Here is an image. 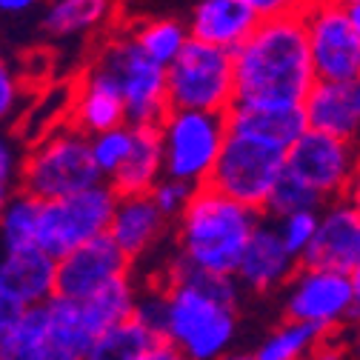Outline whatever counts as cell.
<instances>
[{
  "mask_svg": "<svg viewBox=\"0 0 360 360\" xmlns=\"http://www.w3.org/2000/svg\"><path fill=\"white\" fill-rule=\"evenodd\" d=\"M166 297L163 340L186 360H223L232 354L240 326V283L177 266L169 255L158 281Z\"/></svg>",
  "mask_w": 360,
  "mask_h": 360,
  "instance_id": "obj_1",
  "label": "cell"
},
{
  "mask_svg": "<svg viewBox=\"0 0 360 360\" xmlns=\"http://www.w3.org/2000/svg\"><path fill=\"white\" fill-rule=\"evenodd\" d=\"M238 101L252 106H303L318 86L303 15L260 20L235 52Z\"/></svg>",
  "mask_w": 360,
  "mask_h": 360,
  "instance_id": "obj_2",
  "label": "cell"
},
{
  "mask_svg": "<svg viewBox=\"0 0 360 360\" xmlns=\"http://www.w3.org/2000/svg\"><path fill=\"white\" fill-rule=\"evenodd\" d=\"M263 212H255L212 186H200L174 223L172 260L192 272L235 278Z\"/></svg>",
  "mask_w": 360,
  "mask_h": 360,
  "instance_id": "obj_3",
  "label": "cell"
},
{
  "mask_svg": "<svg viewBox=\"0 0 360 360\" xmlns=\"http://www.w3.org/2000/svg\"><path fill=\"white\" fill-rule=\"evenodd\" d=\"M101 184L106 180L92 158V138L63 120L29 143L18 189L43 203H52Z\"/></svg>",
  "mask_w": 360,
  "mask_h": 360,
  "instance_id": "obj_4",
  "label": "cell"
},
{
  "mask_svg": "<svg viewBox=\"0 0 360 360\" xmlns=\"http://www.w3.org/2000/svg\"><path fill=\"white\" fill-rule=\"evenodd\" d=\"M169 106L177 112L229 115L238 101L235 55L226 49L189 40L186 49L166 69Z\"/></svg>",
  "mask_w": 360,
  "mask_h": 360,
  "instance_id": "obj_5",
  "label": "cell"
},
{
  "mask_svg": "<svg viewBox=\"0 0 360 360\" xmlns=\"http://www.w3.org/2000/svg\"><path fill=\"white\" fill-rule=\"evenodd\" d=\"M158 129L163 143V174L195 189L209 186L223 143L229 138L226 115L172 109Z\"/></svg>",
  "mask_w": 360,
  "mask_h": 360,
  "instance_id": "obj_6",
  "label": "cell"
},
{
  "mask_svg": "<svg viewBox=\"0 0 360 360\" xmlns=\"http://www.w3.org/2000/svg\"><path fill=\"white\" fill-rule=\"evenodd\" d=\"M95 60H101L117 77L129 126L163 123V117L172 112L166 66L146 58L138 43H134V37L129 34V29H123L120 34H112L95 55Z\"/></svg>",
  "mask_w": 360,
  "mask_h": 360,
  "instance_id": "obj_7",
  "label": "cell"
},
{
  "mask_svg": "<svg viewBox=\"0 0 360 360\" xmlns=\"http://www.w3.org/2000/svg\"><path fill=\"white\" fill-rule=\"evenodd\" d=\"M286 155L289 152L278 146L229 131L220 160L209 177V186L255 212H263L281 174L286 172Z\"/></svg>",
  "mask_w": 360,
  "mask_h": 360,
  "instance_id": "obj_8",
  "label": "cell"
},
{
  "mask_svg": "<svg viewBox=\"0 0 360 360\" xmlns=\"http://www.w3.org/2000/svg\"><path fill=\"white\" fill-rule=\"evenodd\" d=\"M117 200L120 198L115 195V189L109 184H101L72 198L43 203L37 249L60 260L86 243L106 238L112 229Z\"/></svg>",
  "mask_w": 360,
  "mask_h": 360,
  "instance_id": "obj_9",
  "label": "cell"
},
{
  "mask_svg": "<svg viewBox=\"0 0 360 360\" xmlns=\"http://www.w3.org/2000/svg\"><path fill=\"white\" fill-rule=\"evenodd\" d=\"M314 75L321 83L360 80V32L349 9L332 0H311L303 12Z\"/></svg>",
  "mask_w": 360,
  "mask_h": 360,
  "instance_id": "obj_10",
  "label": "cell"
},
{
  "mask_svg": "<svg viewBox=\"0 0 360 360\" xmlns=\"http://www.w3.org/2000/svg\"><path fill=\"white\" fill-rule=\"evenodd\" d=\"M352 275L335 269L303 266L283 289V314L286 321L311 323L332 335L343 323H352Z\"/></svg>",
  "mask_w": 360,
  "mask_h": 360,
  "instance_id": "obj_11",
  "label": "cell"
},
{
  "mask_svg": "<svg viewBox=\"0 0 360 360\" xmlns=\"http://www.w3.org/2000/svg\"><path fill=\"white\" fill-rule=\"evenodd\" d=\"M360 166V143L309 129L286 155V172L300 177L326 203L343 200Z\"/></svg>",
  "mask_w": 360,
  "mask_h": 360,
  "instance_id": "obj_12",
  "label": "cell"
},
{
  "mask_svg": "<svg viewBox=\"0 0 360 360\" xmlns=\"http://www.w3.org/2000/svg\"><path fill=\"white\" fill-rule=\"evenodd\" d=\"M134 263L106 235L75 249L58 260V295L69 300H89L120 278L131 275Z\"/></svg>",
  "mask_w": 360,
  "mask_h": 360,
  "instance_id": "obj_13",
  "label": "cell"
},
{
  "mask_svg": "<svg viewBox=\"0 0 360 360\" xmlns=\"http://www.w3.org/2000/svg\"><path fill=\"white\" fill-rule=\"evenodd\" d=\"M77 131L86 138H98L103 131L126 126V106L120 95V83L101 60H92L77 77L72 98H69V117Z\"/></svg>",
  "mask_w": 360,
  "mask_h": 360,
  "instance_id": "obj_14",
  "label": "cell"
},
{
  "mask_svg": "<svg viewBox=\"0 0 360 360\" xmlns=\"http://www.w3.org/2000/svg\"><path fill=\"white\" fill-rule=\"evenodd\" d=\"M174 223L158 209L152 195H134V198H120L109 238L120 246V252L131 260L141 263L163 249V243H172Z\"/></svg>",
  "mask_w": 360,
  "mask_h": 360,
  "instance_id": "obj_15",
  "label": "cell"
},
{
  "mask_svg": "<svg viewBox=\"0 0 360 360\" xmlns=\"http://www.w3.org/2000/svg\"><path fill=\"white\" fill-rule=\"evenodd\" d=\"M314 269H335V272L352 275L360 263V214L354 206L343 200H332L321 209L318 235H314L309 252L300 260Z\"/></svg>",
  "mask_w": 360,
  "mask_h": 360,
  "instance_id": "obj_16",
  "label": "cell"
},
{
  "mask_svg": "<svg viewBox=\"0 0 360 360\" xmlns=\"http://www.w3.org/2000/svg\"><path fill=\"white\" fill-rule=\"evenodd\" d=\"M297 269H300V260L281 240L275 220L263 214L257 232L252 235V240L246 246V255L240 260L235 281L246 292L269 295L275 289H286V283L295 278Z\"/></svg>",
  "mask_w": 360,
  "mask_h": 360,
  "instance_id": "obj_17",
  "label": "cell"
},
{
  "mask_svg": "<svg viewBox=\"0 0 360 360\" xmlns=\"http://www.w3.org/2000/svg\"><path fill=\"white\" fill-rule=\"evenodd\" d=\"M186 26L195 40L235 55L260 26V18L246 0H192Z\"/></svg>",
  "mask_w": 360,
  "mask_h": 360,
  "instance_id": "obj_18",
  "label": "cell"
},
{
  "mask_svg": "<svg viewBox=\"0 0 360 360\" xmlns=\"http://www.w3.org/2000/svg\"><path fill=\"white\" fill-rule=\"evenodd\" d=\"M0 292L20 309L46 306L58 295V260L43 249L0 255Z\"/></svg>",
  "mask_w": 360,
  "mask_h": 360,
  "instance_id": "obj_19",
  "label": "cell"
},
{
  "mask_svg": "<svg viewBox=\"0 0 360 360\" xmlns=\"http://www.w3.org/2000/svg\"><path fill=\"white\" fill-rule=\"evenodd\" d=\"M309 129L332 134L340 141L360 143V80L321 83L303 103Z\"/></svg>",
  "mask_w": 360,
  "mask_h": 360,
  "instance_id": "obj_20",
  "label": "cell"
},
{
  "mask_svg": "<svg viewBox=\"0 0 360 360\" xmlns=\"http://www.w3.org/2000/svg\"><path fill=\"white\" fill-rule=\"evenodd\" d=\"M229 131L243 134V138L278 146L289 152L303 134L309 131V120L303 106L281 109V106H252V103H235L226 115Z\"/></svg>",
  "mask_w": 360,
  "mask_h": 360,
  "instance_id": "obj_21",
  "label": "cell"
},
{
  "mask_svg": "<svg viewBox=\"0 0 360 360\" xmlns=\"http://www.w3.org/2000/svg\"><path fill=\"white\" fill-rule=\"evenodd\" d=\"M163 174V143L158 126H134V146L129 160L120 166V172L109 180L117 198H134V195H152V189L160 184Z\"/></svg>",
  "mask_w": 360,
  "mask_h": 360,
  "instance_id": "obj_22",
  "label": "cell"
},
{
  "mask_svg": "<svg viewBox=\"0 0 360 360\" xmlns=\"http://www.w3.org/2000/svg\"><path fill=\"white\" fill-rule=\"evenodd\" d=\"M112 0H49L40 15V32L49 40H83L112 18Z\"/></svg>",
  "mask_w": 360,
  "mask_h": 360,
  "instance_id": "obj_23",
  "label": "cell"
},
{
  "mask_svg": "<svg viewBox=\"0 0 360 360\" xmlns=\"http://www.w3.org/2000/svg\"><path fill=\"white\" fill-rule=\"evenodd\" d=\"M129 34L134 37V43H138L146 58H152L155 63L166 69L177 60V55L192 40L186 20H180V18H146L134 23Z\"/></svg>",
  "mask_w": 360,
  "mask_h": 360,
  "instance_id": "obj_24",
  "label": "cell"
},
{
  "mask_svg": "<svg viewBox=\"0 0 360 360\" xmlns=\"http://www.w3.org/2000/svg\"><path fill=\"white\" fill-rule=\"evenodd\" d=\"M40 214H43V200L20 189L9 198L4 214H0V246H4V252L37 249Z\"/></svg>",
  "mask_w": 360,
  "mask_h": 360,
  "instance_id": "obj_25",
  "label": "cell"
},
{
  "mask_svg": "<svg viewBox=\"0 0 360 360\" xmlns=\"http://www.w3.org/2000/svg\"><path fill=\"white\" fill-rule=\"evenodd\" d=\"M326 338L329 335L323 329L311 326V323L283 321L257 343V349L252 354H255V360H306Z\"/></svg>",
  "mask_w": 360,
  "mask_h": 360,
  "instance_id": "obj_26",
  "label": "cell"
},
{
  "mask_svg": "<svg viewBox=\"0 0 360 360\" xmlns=\"http://www.w3.org/2000/svg\"><path fill=\"white\" fill-rule=\"evenodd\" d=\"M160 343L155 332H149L141 321H126L106 335L95 340V346L89 349L86 360H146V354Z\"/></svg>",
  "mask_w": 360,
  "mask_h": 360,
  "instance_id": "obj_27",
  "label": "cell"
},
{
  "mask_svg": "<svg viewBox=\"0 0 360 360\" xmlns=\"http://www.w3.org/2000/svg\"><path fill=\"white\" fill-rule=\"evenodd\" d=\"M323 206H326V200L311 186H306L292 172H283L272 198H269V203L263 209V214L272 217V220H281V217L295 214V212H321Z\"/></svg>",
  "mask_w": 360,
  "mask_h": 360,
  "instance_id": "obj_28",
  "label": "cell"
},
{
  "mask_svg": "<svg viewBox=\"0 0 360 360\" xmlns=\"http://www.w3.org/2000/svg\"><path fill=\"white\" fill-rule=\"evenodd\" d=\"M131 146H134V126H129V123L92 138V158H95V163H98V169H101L106 184L120 172V166L129 160Z\"/></svg>",
  "mask_w": 360,
  "mask_h": 360,
  "instance_id": "obj_29",
  "label": "cell"
},
{
  "mask_svg": "<svg viewBox=\"0 0 360 360\" xmlns=\"http://www.w3.org/2000/svg\"><path fill=\"white\" fill-rule=\"evenodd\" d=\"M318 223H321V212H295V214L275 220V226H278V235L286 243V249L297 260H303L314 235H318Z\"/></svg>",
  "mask_w": 360,
  "mask_h": 360,
  "instance_id": "obj_30",
  "label": "cell"
},
{
  "mask_svg": "<svg viewBox=\"0 0 360 360\" xmlns=\"http://www.w3.org/2000/svg\"><path fill=\"white\" fill-rule=\"evenodd\" d=\"M23 103H26V83L20 72L6 58H0V126L9 129L18 120Z\"/></svg>",
  "mask_w": 360,
  "mask_h": 360,
  "instance_id": "obj_31",
  "label": "cell"
},
{
  "mask_svg": "<svg viewBox=\"0 0 360 360\" xmlns=\"http://www.w3.org/2000/svg\"><path fill=\"white\" fill-rule=\"evenodd\" d=\"M195 192H198V189L189 186V184H184V180L163 177L160 184L152 189V200L158 203V209H160L172 223H177L180 217H184V212L189 209Z\"/></svg>",
  "mask_w": 360,
  "mask_h": 360,
  "instance_id": "obj_32",
  "label": "cell"
},
{
  "mask_svg": "<svg viewBox=\"0 0 360 360\" xmlns=\"http://www.w3.org/2000/svg\"><path fill=\"white\" fill-rule=\"evenodd\" d=\"M23 155H26V149H20L15 134L0 126V192L4 195H15L20 186Z\"/></svg>",
  "mask_w": 360,
  "mask_h": 360,
  "instance_id": "obj_33",
  "label": "cell"
},
{
  "mask_svg": "<svg viewBox=\"0 0 360 360\" xmlns=\"http://www.w3.org/2000/svg\"><path fill=\"white\" fill-rule=\"evenodd\" d=\"M246 4L257 12L260 20H275V18L303 15L311 0H246Z\"/></svg>",
  "mask_w": 360,
  "mask_h": 360,
  "instance_id": "obj_34",
  "label": "cell"
},
{
  "mask_svg": "<svg viewBox=\"0 0 360 360\" xmlns=\"http://www.w3.org/2000/svg\"><path fill=\"white\" fill-rule=\"evenodd\" d=\"M23 311H26V309H20L15 300H9L4 292H0V346L9 340V335H12L15 326H18V321L23 318Z\"/></svg>",
  "mask_w": 360,
  "mask_h": 360,
  "instance_id": "obj_35",
  "label": "cell"
},
{
  "mask_svg": "<svg viewBox=\"0 0 360 360\" xmlns=\"http://www.w3.org/2000/svg\"><path fill=\"white\" fill-rule=\"evenodd\" d=\"M306 360H349V354H346V346H340L332 335L318 346V349H314Z\"/></svg>",
  "mask_w": 360,
  "mask_h": 360,
  "instance_id": "obj_36",
  "label": "cell"
},
{
  "mask_svg": "<svg viewBox=\"0 0 360 360\" xmlns=\"http://www.w3.org/2000/svg\"><path fill=\"white\" fill-rule=\"evenodd\" d=\"M43 0H0V15H9V18H18V15H26L32 9H37Z\"/></svg>",
  "mask_w": 360,
  "mask_h": 360,
  "instance_id": "obj_37",
  "label": "cell"
},
{
  "mask_svg": "<svg viewBox=\"0 0 360 360\" xmlns=\"http://www.w3.org/2000/svg\"><path fill=\"white\" fill-rule=\"evenodd\" d=\"M146 360H186L184 354H180L172 343H166V340H160L149 354H146Z\"/></svg>",
  "mask_w": 360,
  "mask_h": 360,
  "instance_id": "obj_38",
  "label": "cell"
},
{
  "mask_svg": "<svg viewBox=\"0 0 360 360\" xmlns=\"http://www.w3.org/2000/svg\"><path fill=\"white\" fill-rule=\"evenodd\" d=\"M352 295H354V306H352V323H360V266L352 272Z\"/></svg>",
  "mask_w": 360,
  "mask_h": 360,
  "instance_id": "obj_39",
  "label": "cell"
},
{
  "mask_svg": "<svg viewBox=\"0 0 360 360\" xmlns=\"http://www.w3.org/2000/svg\"><path fill=\"white\" fill-rule=\"evenodd\" d=\"M346 200H349V203L354 206V212L360 214V166H357V174H354V180H352V189H349Z\"/></svg>",
  "mask_w": 360,
  "mask_h": 360,
  "instance_id": "obj_40",
  "label": "cell"
},
{
  "mask_svg": "<svg viewBox=\"0 0 360 360\" xmlns=\"http://www.w3.org/2000/svg\"><path fill=\"white\" fill-rule=\"evenodd\" d=\"M223 360H255V354H240V352H232V354H226Z\"/></svg>",
  "mask_w": 360,
  "mask_h": 360,
  "instance_id": "obj_41",
  "label": "cell"
},
{
  "mask_svg": "<svg viewBox=\"0 0 360 360\" xmlns=\"http://www.w3.org/2000/svg\"><path fill=\"white\" fill-rule=\"evenodd\" d=\"M349 15H352V20H354V26H357V32H360V4H357V6H352V9H349Z\"/></svg>",
  "mask_w": 360,
  "mask_h": 360,
  "instance_id": "obj_42",
  "label": "cell"
},
{
  "mask_svg": "<svg viewBox=\"0 0 360 360\" xmlns=\"http://www.w3.org/2000/svg\"><path fill=\"white\" fill-rule=\"evenodd\" d=\"M332 4H338V6H343V9H352V6L360 4V0H332Z\"/></svg>",
  "mask_w": 360,
  "mask_h": 360,
  "instance_id": "obj_43",
  "label": "cell"
},
{
  "mask_svg": "<svg viewBox=\"0 0 360 360\" xmlns=\"http://www.w3.org/2000/svg\"><path fill=\"white\" fill-rule=\"evenodd\" d=\"M354 352H357V357H360V332H357V338H354Z\"/></svg>",
  "mask_w": 360,
  "mask_h": 360,
  "instance_id": "obj_44",
  "label": "cell"
},
{
  "mask_svg": "<svg viewBox=\"0 0 360 360\" xmlns=\"http://www.w3.org/2000/svg\"><path fill=\"white\" fill-rule=\"evenodd\" d=\"M0 58H4V43H0Z\"/></svg>",
  "mask_w": 360,
  "mask_h": 360,
  "instance_id": "obj_45",
  "label": "cell"
},
{
  "mask_svg": "<svg viewBox=\"0 0 360 360\" xmlns=\"http://www.w3.org/2000/svg\"><path fill=\"white\" fill-rule=\"evenodd\" d=\"M357 266H360V263H357Z\"/></svg>",
  "mask_w": 360,
  "mask_h": 360,
  "instance_id": "obj_46",
  "label": "cell"
}]
</instances>
